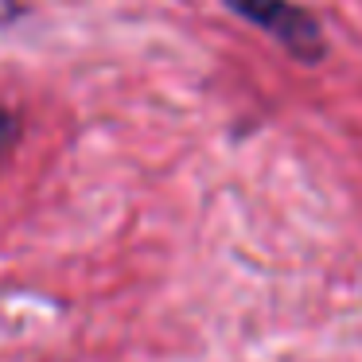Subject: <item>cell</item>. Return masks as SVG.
<instances>
[{
	"instance_id": "6da1fadb",
	"label": "cell",
	"mask_w": 362,
	"mask_h": 362,
	"mask_svg": "<svg viewBox=\"0 0 362 362\" xmlns=\"http://www.w3.org/2000/svg\"><path fill=\"white\" fill-rule=\"evenodd\" d=\"M222 4L257 32H265L273 43H281L300 63H320L323 59V47H327L323 28L315 24L312 12L292 4V0H222Z\"/></svg>"
},
{
	"instance_id": "3957f363",
	"label": "cell",
	"mask_w": 362,
	"mask_h": 362,
	"mask_svg": "<svg viewBox=\"0 0 362 362\" xmlns=\"http://www.w3.org/2000/svg\"><path fill=\"white\" fill-rule=\"evenodd\" d=\"M12 16H20V0H0V24H8Z\"/></svg>"
},
{
	"instance_id": "7a4b0ae2",
	"label": "cell",
	"mask_w": 362,
	"mask_h": 362,
	"mask_svg": "<svg viewBox=\"0 0 362 362\" xmlns=\"http://www.w3.org/2000/svg\"><path fill=\"white\" fill-rule=\"evenodd\" d=\"M16 136H20V121H16V113H8V110H0V160H4V152L16 144Z\"/></svg>"
}]
</instances>
